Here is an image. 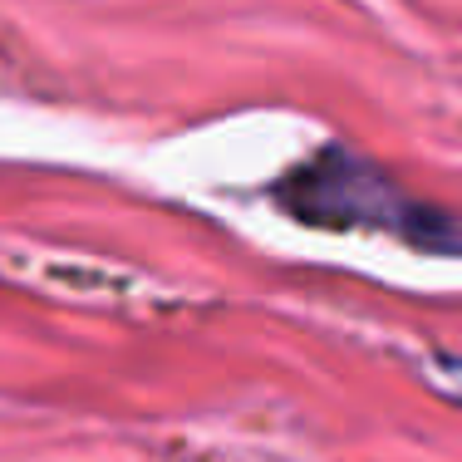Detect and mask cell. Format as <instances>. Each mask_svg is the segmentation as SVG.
Instances as JSON below:
<instances>
[{"label": "cell", "mask_w": 462, "mask_h": 462, "mask_svg": "<svg viewBox=\"0 0 462 462\" xmlns=\"http://www.w3.org/2000/svg\"><path fill=\"white\" fill-rule=\"evenodd\" d=\"M281 202L325 231H389L428 251H462V222L413 202L393 178L345 148H325L315 162L291 172L281 182Z\"/></svg>", "instance_id": "obj_1"}, {"label": "cell", "mask_w": 462, "mask_h": 462, "mask_svg": "<svg viewBox=\"0 0 462 462\" xmlns=\"http://www.w3.org/2000/svg\"><path fill=\"white\" fill-rule=\"evenodd\" d=\"M433 383H438V393H448V399L462 403V359H438V365H433Z\"/></svg>", "instance_id": "obj_2"}]
</instances>
